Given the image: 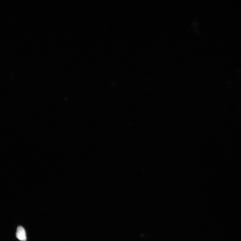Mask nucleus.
I'll return each instance as SVG.
<instances>
[{
    "mask_svg": "<svg viewBox=\"0 0 241 241\" xmlns=\"http://www.w3.org/2000/svg\"><path fill=\"white\" fill-rule=\"evenodd\" d=\"M16 237L18 240L22 241H26V235L25 229L22 226H19L18 227L16 232Z\"/></svg>",
    "mask_w": 241,
    "mask_h": 241,
    "instance_id": "f257e3e1",
    "label": "nucleus"
}]
</instances>
